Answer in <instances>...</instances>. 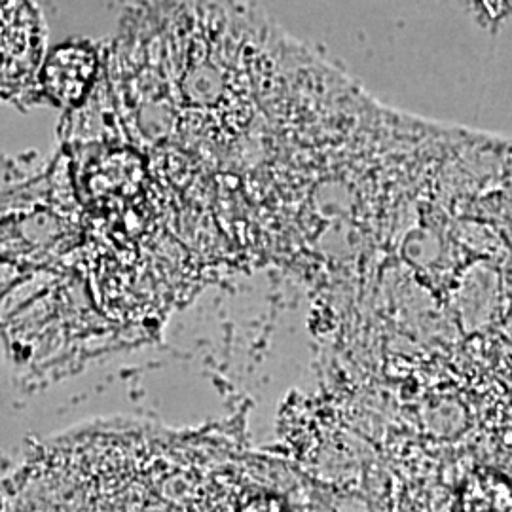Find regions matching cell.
Returning <instances> with one entry per match:
<instances>
[{"label":"cell","instance_id":"1","mask_svg":"<svg viewBox=\"0 0 512 512\" xmlns=\"http://www.w3.org/2000/svg\"><path fill=\"white\" fill-rule=\"evenodd\" d=\"M40 59V25L29 0H0V93L25 84Z\"/></svg>","mask_w":512,"mask_h":512},{"label":"cell","instance_id":"2","mask_svg":"<svg viewBox=\"0 0 512 512\" xmlns=\"http://www.w3.org/2000/svg\"><path fill=\"white\" fill-rule=\"evenodd\" d=\"M463 512H512V488L492 473L475 475L461 492Z\"/></svg>","mask_w":512,"mask_h":512},{"label":"cell","instance_id":"3","mask_svg":"<svg viewBox=\"0 0 512 512\" xmlns=\"http://www.w3.org/2000/svg\"><path fill=\"white\" fill-rule=\"evenodd\" d=\"M243 512H289L285 509V505L272 495H264V497H256L253 501L247 503V507Z\"/></svg>","mask_w":512,"mask_h":512}]
</instances>
